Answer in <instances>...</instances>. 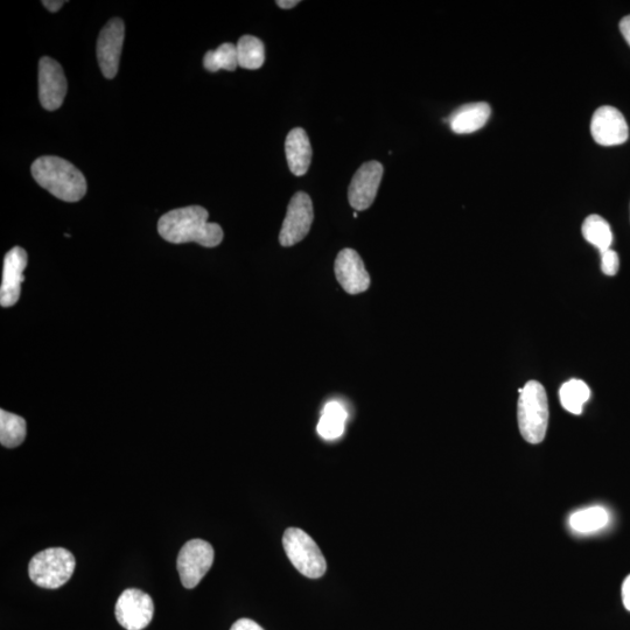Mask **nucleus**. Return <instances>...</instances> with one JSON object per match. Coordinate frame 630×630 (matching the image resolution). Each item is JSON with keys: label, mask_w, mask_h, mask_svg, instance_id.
Segmentation results:
<instances>
[{"label": "nucleus", "mask_w": 630, "mask_h": 630, "mask_svg": "<svg viewBox=\"0 0 630 630\" xmlns=\"http://www.w3.org/2000/svg\"><path fill=\"white\" fill-rule=\"evenodd\" d=\"M207 210L191 206L171 210L160 217L158 231L165 241L174 244L195 242L205 248H215L223 241V230L208 222Z\"/></svg>", "instance_id": "f257e3e1"}, {"label": "nucleus", "mask_w": 630, "mask_h": 630, "mask_svg": "<svg viewBox=\"0 0 630 630\" xmlns=\"http://www.w3.org/2000/svg\"><path fill=\"white\" fill-rule=\"evenodd\" d=\"M31 171L42 188L62 201L77 202L87 193V180L82 172L60 157H41L34 161Z\"/></svg>", "instance_id": "f03ea898"}, {"label": "nucleus", "mask_w": 630, "mask_h": 630, "mask_svg": "<svg viewBox=\"0 0 630 630\" xmlns=\"http://www.w3.org/2000/svg\"><path fill=\"white\" fill-rule=\"evenodd\" d=\"M520 394L517 418L522 437L530 444L542 443L549 425L548 395L537 381L525 384Z\"/></svg>", "instance_id": "7ed1b4c3"}, {"label": "nucleus", "mask_w": 630, "mask_h": 630, "mask_svg": "<svg viewBox=\"0 0 630 630\" xmlns=\"http://www.w3.org/2000/svg\"><path fill=\"white\" fill-rule=\"evenodd\" d=\"M76 560L72 552L63 548H51L35 555L28 565V574L35 585L56 590L72 578Z\"/></svg>", "instance_id": "20e7f679"}, {"label": "nucleus", "mask_w": 630, "mask_h": 630, "mask_svg": "<svg viewBox=\"0 0 630 630\" xmlns=\"http://www.w3.org/2000/svg\"><path fill=\"white\" fill-rule=\"evenodd\" d=\"M283 545L287 557L303 576L318 579L327 570L326 559L310 535L305 531L290 528L285 531Z\"/></svg>", "instance_id": "39448f33"}, {"label": "nucleus", "mask_w": 630, "mask_h": 630, "mask_svg": "<svg viewBox=\"0 0 630 630\" xmlns=\"http://www.w3.org/2000/svg\"><path fill=\"white\" fill-rule=\"evenodd\" d=\"M214 563L213 546L203 539H192L182 546L177 569L181 584L192 590L200 584Z\"/></svg>", "instance_id": "423d86ee"}, {"label": "nucleus", "mask_w": 630, "mask_h": 630, "mask_svg": "<svg viewBox=\"0 0 630 630\" xmlns=\"http://www.w3.org/2000/svg\"><path fill=\"white\" fill-rule=\"evenodd\" d=\"M314 220L313 203L306 193L293 195L279 234V242L285 248L303 241L310 233Z\"/></svg>", "instance_id": "0eeeda50"}, {"label": "nucleus", "mask_w": 630, "mask_h": 630, "mask_svg": "<svg viewBox=\"0 0 630 630\" xmlns=\"http://www.w3.org/2000/svg\"><path fill=\"white\" fill-rule=\"evenodd\" d=\"M116 619L126 630H143L150 625L154 615V604L149 594L128 588L116 602Z\"/></svg>", "instance_id": "6e6552de"}, {"label": "nucleus", "mask_w": 630, "mask_h": 630, "mask_svg": "<svg viewBox=\"0 0 630 630\" xmlns=\"http://www.w3.org/2000/svg\"><path fill=\"white\" fill-rule=\"evenodd\" d=\"M125 37L122 19L114 18L103 27L97 40V59L104 77L111 80L118 73Z\"/></svg>", "instance_id": "1a4fd4ad"}, {"label": "nucleus", "mask_w": 630, "mask_h": 630, "mask_svg": "<svg viewBox=\"0 0 630 630\" xmlns=\"http://www.w3.org/2000/svg\"><path fill=\"white\" fill-rule=\"evenodd\" d=\"M67 79L59 62L42 58L39 62V98L42 108L54 111L61 108L67 95Z\"/></svg>", "instance_id": "9d476101"}, {"label": "nucleus", "mask_w": 630, "mask_h": 630, "mask_svg": "<svg viewBox=\"0 0 630 630\" xmlns=\"http://www.w3.org/2000/svg\"><path fill=\"white\" fill-rule=\"evenodd\" d=\"M383 177V166L378 161L363 164L355 173L348 189L350 206L357 212L373 205Z\"/></svg>", "instance_id": "9b49d317"}, {"label": "nucleus", "mask_w": 630, "mask_h": 630, "mask_svg": "<svg viewBox=\"0 0 630 630\" xmlns=\"http://www.w3.org/2000/svg\"><path fill=\"white\" fill-rule=\"evenodd\" d=\"M592 137L599 145L615 146L626 143L629 137L628 124L621 112L609 105L594 112L591 121Z\"/></svg>", "instance_id": "f8f14e48"}, {"label": "nucleus", "mask_w": 630, "mask_h": 630, "mask_svg": "<svg viewBox=\"0 0 630 630\" xmlns=\"http://www.w3.org/2000/svg\"><path fill=\"white\" fill-rule=\"evenodd\" d=\"M335 276L347 293L360 294L370 286V275L359 254L353 249H343L335 259Z\"/></svg>", "instance_id": "ddd939ff"}, {"label": "nucleus", "mask_w": 630, "mask_h": 630, "mask_svg": "<svg viewBox=\"0 0 630 630\" xmlns=\"http://www.w3.org/2000/svg\"><path fill=\"white\" fill-rule=\"evenodd\" d=\"M28 262L27 252L20 247L12 248L4 258L3 280L0 287V304L11 307L18 303L24 271Z\"/></svg>", "instance_id": "4468645a"}, {"label": "nucleus", "mask_w": 630, "mask_h": 630, "mask_svg": "<svg viewBox=\"0 0 630 630\" xmlns=\"http://www.w3.org/2000/svg\"><path fill=\"white\" fill-rule=\"evenodd\" d=\"M492 115V108L486 102L468 103L452 112L447 122L457 135H469L479 131Z\"/></svg>", "instance_id": "2eb2a0df"}, {"label": "nucleus", "mask_w": 630, "mask_h": 630, "mask_svg": "<svg viewBox=\"0 0 630 630\" xmlns=\"http://www.w3.org/2000/svg\"><path fill=\"white\" fill-rule=\"evenodd\" d=\"M285 152L290 171L296 177L305 175L312 161V146L304 129L296 128L289 133L285 142Z\"/></svg>", "instance_id": "dca6fc26"}, {"label": "nucleus", "mask_w": 630, "mask_h": 630, "mask_svg": "<svg viewBox=\"0 0 630 630\" xmlns=\"http://www.w3.org/2000/svg\"><path fill=\"white\" fill-rule=\"evenodd\" d=\"M347 417L348 413L342 404L327 403L318 424L319 436L325 440L339 439L345 432Z\"/></svg>", "instance_id": "f3484780"}, {"label": "nucleus", "mask_w": 630, "mask_h": 630, "mask_svg": "<svg viewBox=\"0 0 630 630\" xmlns=\"http://www.w3.org/2000/svg\"><path fill=\"white\" fill-rule=\"evenodd\" d=\"M590 396L591 390L588 385L584 381L576 380V378L567 381L559 389L560 403L572 415H581Z\"/></svg>", "instance_id": "a211bd4d"}, {"label": "nucleus", "mask_w": 630, "mask_h": 630, "mask_svg": "<svg viewBox=\"0 0 630 630\" xmlns=\"http://www.w3.org/2000/svg\"><path fill=\"white\" fill-rule=\"evenodd\" d=\"M581 231H583L585 240L594 245L600 251V254L611 249L613 243L612 229L601 216L590 215L586 217Z\"/></svg>", "instance_id": "6ab92c4d"}, {"label": "nucleus", "mask_w": 630, "mask_h": 630, "mask_svg": "<svg viewBox=\"0 0 630 630\" xmlns=\"http://www.w3.org/2000/svg\"><path fill=\"white\" fill-rule=\"evenodd\" d=\"M236 47L238 66L244 69L256 70L264 65L265 47L262 40L252 37V35H244L238 40Z\"/></svg>", "instance_id": "aec40b11"}, {"label": "nucleus", "mask_w": 630, "mask_h": 630, "mask_svg": "<svg viewBox=\"0 0 630 630\" xmlns=\"http://www.w3.org/2000/svg\"><path fill=\"white\" fill-rule=\"evenodd\" d=\"M609 516L607 510L602 507H591L576 511L570 517V527L580 534H590V532L604 529L608 524Z\"/></svg>", "instance_id": "412c9836"}, {"label": "nucleus", "mask_w": 630, "mask_h": 630, "mask_svg": "<svg viewBox=\"0 0 630 630\" xmlns=\"http://www.w3.org/2000/svg\"><path fill=\"white\" fill-rule=\"evenodd\" d=\"M25 438V419L5 410L0 411V443L4 447L14 448L23 444Z\"/></svg>", "instance_id": "4be33fe9"}, {"label": "nucleus", "mask_w": 630, "mask_h": 630, "mask_svg": "<svg viewBox=\"0 0 630 630\" xmlns=\"http://www.w3.org/2000/svg\"><path fill=\"white\" fill-rule=\"evenodd\" d=\"M203 66L210 73L219 72L224 69L228 72H234L238 66L237 47L230 42L221 45L215 51H209L203 58Z\"/></svg>", "instance_id": "5701e85b"}, {"label": "nucleus", "mask_w": 630, "mask_h": 630, "mask_svg": "<svg viewBox=\"0 0 630 630\" xmlns=\"http://www.w3.org/2000/svg\"><path fill=\"white\" fill-rule=\"evenodd\" d=\"M620 266L619 256L612 249L601 254V270L606 276L613 277L618 273Z\"/></svg>", "instance_id": "b1692460"}, {"label": "nucleus", "mask_w": 630, "mask_h": 630, "mask_svg": "<svg viewBox=\"0 0 630 630\" xmlns=\"http://www.w3.org/2000/svg\"><path fill=\"white\" fill-rule=\"evenodd\" d=\"M230 630H264L257 622L250 619H240L236 621Z\"/></svg>", "instance_id": "393cba45"}, {"label": "nucleus", "mask_w": 630, "mask_h": 630, "mask_svg": "<svg viewBox=\"0 0 630 630\" xmlns=\"http://www.w3.org/2000/svg\"><path fill=\"white\" fill-rule=\"evenodd\" d=\"M622 601L627 611L630 612V576L626 578L625 583L622 585Z\"/></svg>", "instance_id": "a878e982"}, {"label": "nucleus", "mask_w": 630, "mask_h": 630, "mask_svg": "<svg viewBox=\"0 0 630 630\" xmlns=\"http://www.w3.org/2000/svg\"><path fill=\"white\" fill-rule=\"evenodd\" d=\"M620 31L630 46V14L620 21Z\"/></svg>", "instance_id": "bb28decb"}, {"label": "nucleus", "mask_w": 630, "mask_h": 630, "mask_svg": "<svg viewBox=\"0 0 630 630\" xmlns=\"http://www.w3.org/2000/svg\"><path fill=\"white\" fill-rule=\"evenodd\" d=\"M65 4L66 2H60V0H49V2L48 0H44V2H42V5L51 12H58Z\"/></svg>", "instance_id": "cd10ccee"}, {"label": "nucleus", "mask_w": 630, "mask_h": 630, "mask_svg": "<svg viewBox=\"0 0 630 630\" xmlns=\"http://www.w3.org/2000/svg\"><path fill=\"white\" fill-rule=\"evenodd\" d=\"M300 2L298 0H278L277 5L282 7V9H292V7H296Z\"/></svg>", "instance_id": "c85d7f7f"}]
</instances>
